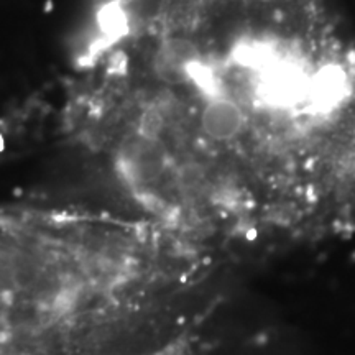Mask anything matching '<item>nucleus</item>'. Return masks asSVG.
Wrapping results in <instances>:
<instances>
[{
  "label": "nucleus",
  "mask_w": 355,
  "mask_h": 355,
  "mask_svg": "<svg viewBox=\"0 0 355 355\" xmlns=\"http://www.w3.org/2000/svg\"><path fill=\"white\" fill-rule=\"evenodd\" d=\"M311 175L319 194L355 199V74L319 140Z\"/></svg>",
  "instance_id": "nucleus-1"
}]
</instances>
